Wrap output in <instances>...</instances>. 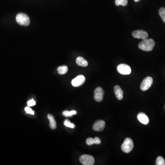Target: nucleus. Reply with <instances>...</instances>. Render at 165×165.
I'll return each instance as SVG.
<instances>
[{
    "label": "nucleus",
    "instance_id": "f257e3e1",
    "mask_svg": "<svg viewBox=\"0 0 165 165\" xmlns=\"http://www.w3.org/2000/svg\"><path fill=\"white\" fill-rule=\"evenodd\" d=\"M155 42L151 39H145L141 41L139 44V48L145 52H150L152 51L155 47Z\"/></svg>",
    "mask_w": 165,
    "mask_h": 165
},
{
    "label": "nucleus",
    "instance_id": "f03ea898",
    "mask_svg": "<svg viewBox=\"0 0 165 165\" xmlns=\"http://www.w3.org/2000/svg\"><path fill=\"white\" fill-rule=\"evenodd\" d=\"M16 20L17 23L20 25L28 26L30 24V17L25 13H18L16 16Z\"/></svg>",
    "mask_w": 165,
    "mask_h": 165
},
{
    "label": "nucleus",
    "instance_id": "7ed1b4c3",
    "mask_svg": "<svg viewBox=\"0 0 165 165\" xmlns=\"http://www.w3.org/2000/svg\"><path fill=\"white\" fill-rule=\"evenodd\" d=\"M134 148V143L132 139L127 138L124 140L121 146V149L126 153H129Z\"/></svg>",
    "mask_w": 165,
    "mask_h": 165
},
{
    "label": "nucleus",
    "instance_id": "20e7f679",
    "mask_svg": "<svg viewBox=\"0 0 165 165\" xmlns=\"http://www.w3.org/2000/svg\"><path fill=\"white\" fill-rule=\"evenodd\" d=\"M79 161L84 165H93L94 163V159L90 155H83L79 157Z\"/></svg>",
    "mask_w": 165,
    "mask_h": 165
},
{
    "label": "nucleus",
    "instance_id": "39448f33",
    "mask_svg": "<svg viewBox=\"0 0 165 165\" xmlns=\"http://www.w3.org/2000/svg\"><path fill=\"white\" fill-rule=\"evenodd\" d=\"M153 80L150 77H147L142 81L141 84L140 89L142 91H146L151 87Z\"/></svg>",
    "mask_w": 165,
    "mask_h": 165
},
{
    "label": "nucleus",
    "instance_id": "423d86ee",
    "mask_svg": "<svg viewBox=\"0 0 165 165\" xmlns=\"http://www.w3.org/2000/svg\"><path fill=\"white\" fill-rule=\"evenodd\" d=\"M117 70L120 74L123 75H129L131 73V69L130 66L125 64H121L117 67Z\"/></svg>",
    "mask_w": 165,
    "mask_h": 165
},
{
    "label": "nucleus",
    "instance_id": "0eeeda50",
    "mask_svg": "<svg viewBox=\"0 0 165 165\" xmlns=\"http://www.w3.org/2000/svg\"><path fill=\"white\" fill-rule=\"evenodd\" d=\"M132 36L135 38L144 40L147 39L148 37V34L147 32L143 30H137L133 32Z\"/></svg>",
    "mask_w": 165,
    "mask_h": 165
},
{
    "label": "nucleus",
    "instance_id": "6e6552de",
    "mask_svg": "<svg viewBox=\"0 0 165 165\" xmlns=\"http://www.w3.org/2000/svg\"><path fill=\"white\" fill-rule=\"evenodd\" d=\"M85 81V78L82 75H79L75 79H73L71 82L72 85L74 87H79L84 84Z\"/></svg>",
    "mask_w": 165,
    "mask_h": 165
},
{
    "label": "nucleus",
    "instance_id": "1a4fd4ad",
    "mask_svg": "<svg viewBox=\"0 0 165 165\" xmlns=\"http://www.w3.org/2000/svg\"><path fill=\"white\" fill-rule=\"evenodd\" d=\"M104 92L103 89L101 87H98L94 90V99L95 101L100 102L103 99Z\"/></svg>",
    "mask_w": 165,
    "mask_h": 165
},
{
    "label": "nucleus",
    "instance_id": "9d476101",
    "mask_svg": "<svg viewBox=\"0 0 165 165\" xmlns=\"http://www.w3.org/2000/svg\"><path fill=\"white\" fill-rule=\"evenodd\" d=\"M105 123L103 120H98L96 121L93 126V129L95 131H101L103 130L105 128Z\"/></svg>",
    "mask_w": 165,
    "mask_h": 165
},
{
    "label": "nucleus",
    "instance_id": "9b49d317",
    "mask_svg": "<svg viewBox=\"0 0 165 165\" xmlns=\"http://www.w3.org/2000/svg\"><path fill=\"white\" fill-rule=\"evenodd\" d=\"M139 121L143 124L147 125L149 124V119L148 116L143 113H140L137 116Z\"/></svg>",
    "mask_w": 165,
    "mask_h": 165
},
{
    "label": "nucleus",
    "instance_id": "f8f14e48",
    "mask_svg": "<svg viewBox=\"0 0 165 165\" xmlns=\"http://www.w3.org/2000/svg\"><path fill=\"white\" fill-rule=\"evenodd\" d=\"M114 92L116 98L118 100H122L124 97V92L119 85L114 87Z\"/></svg>",
    "mask_w": 165,
    "mask_h": 165
},
{
    "label": "nucleus",
    "instance_id": "ddd939ff",
    "mask_svg": "<svg viewBox=\"0 0 165 165\" xmlns=\"http://www.w3.org/2000/svg\"><path fill=\"white\" fill-rule=\"evenodd\" d=\"M76 63L77 65L81 67H86L88 65V63L83 57H79L76 60Z\"/></svg>",
    "mask_w": 165,
    "mask_h": 165
},
{
    "label": "nucleus",
    "instance_id": "4468645a",
    "mask_svg": "<svg viewBox=\"0 0 165 165\" xmlns=\"http://www.w3.org/2000/svg\"><path fill=\"white\" fill-rule=\"evenodd\" d=\"M48 118L50 121V127L52 129H55L57 128L56 122L54 119V116L52 115L48 114L47 116Z\"/></svg>",
    "mask_w": 165,
    "mask_h": 165
},
{
    "label": "nucleus",
    "instance_id": "2eb2a0df",
    "mask_svg": "<svg viewBox=\"0 0 165 165\" xmlns=\"http://www.w3.org/2000/svg\"><path fill=\"white\" fill-rule=\"evenodd\" d=\"M68 71V68L66 66H62L58 67L57 68V71L59 74L61 75L65 74L67 73Z\"/></svg>",
    "mask_w": 165,
    "mask_h": 165
},
{
    "label": "nucleus",
    "instance_id": "dca6fc26",
    "mask_svg": "<svg viewBox=\"0 0 165 165\" xmlns=\"http://www.w3.org/2000/svg\"><path fill=\"white\" fill-rule=\"evenodd\" d=\"M128 0H116V5L118 6L119 5L122 6H126L128 4Z\"/></svg>",
    "mask_w": 165,
    "mask_h": 165
},
{
    "label": "nucleus",
    "instance_id": "f3484780",
    "mask_svg": "<svg viewBox=\"0 0 165 165\" xmlns=\"http://www.w3.org/2000/svg\"><path fill=\"white\" fill-rule=\"evenodd\" d=\"M76 114H77V111L74 110H71L70 111L65 110L63 113V115L65 116H71L73 115H76Z\"/></svg>",
    "mask_w": 165,
    "mask_h": 165
},
{
    "label": "nucleus",
    "instance_id": "a211bd4d",
    "mask_svg": "<svg viewBox=\"0 0 165 165\" xmlns=\"http://www.w3.org/2000/svg\"><path fill=\"white\" fill-rule=\"evenodd\" d=\"M159 14L162 21L165 23V8L164 7L160 8L159 10Z\"/></svg>",
    "mask_w": 165,
    "mask_h": 165
},
{
    "label": "nucleus",
    "instance_id": "6ab92c4d",
    "mask_svg": "<svg viewBox=\"0 0 165 165\" xmlns=\"http://www.w3.org/2000/svg\"><path fill=\"white\" fill-rule=\"evenodd\" d=\"M156 165H165V160L161 156H158L156 159Z\"/></svg>",
    "mask_w": 165,
    "mask_h": 165
},
{
    "label": "nucleus",
    "instance_id": "aec40b11",
    "mask_svg": "<svg viewBox=\"0 0 165 165\" xmlns=\"http://www.w3.org/2000/svg\"><path fill=\"white\" fill-rule=\"evenodd\" d=\"M64 125L66 126V127L72 128V129H74L75 127V125L71 123L70 121L68 119H66L64 121Z\"/></svg>",
    "mask_w": 165,
    "mask_h": 165
},
{
    "label": "nucleus",
    "instance_id": "412c9836",
    "mask_svg": "<svg viewBox=\"0 0 165 165\" xmlns=\"http://www.w3.org/2000/svg\"><path fill=\"white\" fill-rule=\"evenodd\" d=\"M86 144L89 145H91L94 144V140L92 138H89L86 140Z\"/></svg>",
    "mask_w": 165,
    "mask_h": 165
},
{
    "label": "nucleus",
    "instance_id": "4be33fe9",
    "mask_svg": "<svg viewBox=\"0 0 165 165\" xmlns=\"http://www.w3.org/2000/svg\"><path fill=\"white\" fill-rule=\"evenodd\" d=\"M25 110L26 111V113L27 114H30L31 115H34V114H35L34 111H33L29 106H28V107H26V108H25Z\"/></svg>",
    "mask_w": 165,
    "mask_h": 165
},
{
    "label": "nucleus",
    "instance_id": "5701e85b",
    "mask_svg": "<svg viewBox=\"0 0 165 165\" xmlns=\"http://www.w3.org/2000/svg\"><path fill=\"white\" fill-rule=\"evenodd\" d=\"M36 104V101H35V100L33 99L31 100L28 101L27 105L29 107H30V106H33V105H35Z\"/></svg>",
    "mask_w": 165,
    "mask_h": 165
},
{
    "label": "nucleus",
    "instance_id": "b1692460",
    "mask_svg": "<svg viewBox=\"0 0 165 165\" xmlns=\"http://www.w3.org/2000/svg\"><path fill=\"white\" fill-rule=\"evenodd\" d=\"M94 140V144L99 145L101 143V140L98 137H95Z\"/></svg>",
    "mask_w": 165,
    "mask_h": 165
},
{
    "label": "nucleus",
    "instance_id": "393cba45",
    "mask_svg": "<svg viewBox=\"0 0 165 165\" xmlns=\"http://www.w3.org/2000/svg\"><path fill=\"white\" fill-rule=\"evenodd\" d=\"M140 1V0H134V1L135 2H138V1Z\"/></svg>",
    "mask_w": 165,
    "mask_h": 165
}]
</instances>
